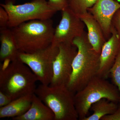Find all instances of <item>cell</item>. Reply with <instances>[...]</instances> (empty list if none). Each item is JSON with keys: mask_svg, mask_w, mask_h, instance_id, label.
<instances>
[{"mask_svg": "<svg viewBox=\"0 0 120 120\" xmlns=\"http://www.w3.org/2000/svg\"><path fill=\"white\" fill-rule=\"evenodd\" d=\"M34 94L49 107L55 120H77L79 116L75 107V94L64 84L51 86L41 84Z\"/></svg>", "mask_w": 120, "mask_h": 120, "instance_id": "4", "label": "cell"}, {"mask_svg": "<svg viewBox=\"0 0 120 120\" xmlns=\"http://www.w3.org/2000/svg\"><path fill=\"white\" fill-rule=\"evenodd\" d=\"M0 5L8 13V26L11 28L31 20L52 19L57 12L46 0H33L18 5L15 4L13 0H6Z\"/></svg>", "mask_w": 120, "mask_h": 120, "instance_id": "6", "label": "cell"}, {"mask_svg": "<svg viewBox=\"0 0 120 120\" xmlns=\"http://www.w3.org/2000/svg\"><path fill=\"white\" fill-rule=\"evenodd\" d=\"M32 94L15 99L7 106L0 107V118L16 117L23 115L31 105Z\"/></svg>", "mask_w": 120, "mask_h": 120, "instance_id": "15", "label": "cell"}, {"mask_svg": "<svg viewBox=\"0 0 120 120\" xmlns=\"http://www.w3.org/2000/svg\"><path fill=\"white\" fill-rule=\"evenodd\" d=\"M59 51L53 62V76L49 86L67 85L72 72L73 60L77 48L73 44L61 43L58 45Z\"/></svg>", "mask_w": 120, "mask_h": 120, "instance_id": "9", "label": "cell"}, {"mask_svg": "<svg viewBox=\"0 0 120 120\" xmlns=\"http://www.w3.org/2000/svg\"><path fill=\"white\" fill-rule=\"evenodd\" d=\"M101 120H120V105L113 113L104 116Z\"/></svg>", "mask_w": 120, "mask_h": 120, "instance_id": "23", "label": "cell"}, {"mask_svg": "<svg viewBox=\"0 0 120 120\" xmlns=\"http://www.w3.org/2000/svg\"><path fill=\"white\" fill-rule=\"evenodd\" d=\"M120 9V4L115 0H97L87 11L94 16L101 26L106 40L111 37L112 20Z\"/></svg>", "mask_w": 120, "mask_h": 120, "instance_id": "10", "label": "cell"}, {"mask_svg": "<svg viewBox=\"0 0 120 120\" xmlns=\"http://www.w3.org/2000/svg\"><path fill=\"white\" fill-rule=\"evenodd\" d=\"M85 24L68 7L61 11V19L55 28L52 45L58 46L61 43L73 44L75 39L84 32Z\"/></svg>", "mask_w": 120, "mask_h": 120, "instance_id": "8", "label": "cell"}, {"mask_svg": "<svg viewBox=\"0 0 120 120\" xmlns=\"http://www.w3.org/2000/svg\"><path fill=\"white\" fill-rule=\"evenodd\" d=\"M109 75L112 78L113 84L117 87L120 93L119 102L120 105V51L112 68Z\"/></svg>", "mask_w": 120, "mask_h": 120, "instance_id": "18", "label": "cell"}, {"mask_svg": "<svg viewBox=\"0 0 120 120\" xmlns=\"http://www.w3.org/2000/svg\"><path fill=\"white\" fill-rule=\"evenodd\" d=\"M13 120H55L53 112L35 94L32 96L30 107L26 113L13 117Z\"/></svg>", "mask_w": 120, "mask_h": 120, "instance_id": "14", "label": "cell"}, {"mask_svg": "<svg viewBox=\"0 0 120 120\" xmlns=\"http://www.w3.org/2000/svg\"><path fill=\"white\" fill-rule=\"evenodd\" d=\"M38 81L30 69L19 59L1 66L0 91L13 100L34 94Z\"/></svg>", "mask_w": 120, "mask_h": 120, "instance_id": "3", "label": "cell"}, {"mask_svg": "<svg viewBox=\"0 0 120 120\" xmlns=\"http://www.w3.org/2000/svg\"><path fill=\"white\" fill-rule=\"evenodd\" d=\"M112 26L116 30L120 39V9L114 15L112 19Z\"/></svg>", "mask_w": 120, "mask_h": 120, "instance_id": "21", "label": "cell"}, {"mask_svg": "<svg viewBox=\"0 0 120 120\" xmlns=\"http://www.w3.org/2000/svg\"><path fill=\"white\" fill-rule=\"evenodd\" d=\"M58 46L52 45L32 53L20 52L19 60L26 65L42 84L49 85L53 76V65L59 52Z\"/></svg>", "mask_w": 120, "mask_h": 120, "instance_id": "7", "label": "cell"}, {"mask_svg": "<svg viewBox=\"0 0 120 120\" xmlns=\"http://www.w3.org/2000/svg\"><path fill=\"white\" fill-rule=\"evenodd\" d=\"M48 2L57 12L61 11L68 7V0H48Z\"/></svg>", "mask_w": 120, "mask_h": 120, "instance_id": "19", "label": "cell"}, {"mask_svg": "<svg viewBox=\"0 0 120 120\" xmlns=\"http://www.w3.org/2000/svg\"><path fill=\"white\" fill-rule=\"evenodd\" d=\"M0 60L8 63L19 59L20 52L11 28L0 29Z\"/></svg>", "mask_w": 120, "mask_h": 120, "instance_id": "13", "label": "cell"}, {"mask_svg": "<svg viewBox=\"0 0 120 120\" xmlns=\"http://www.w3.org/2000/svg\"><path fill=\"white\" fill-rule=\"evenodd\" d=\"M118 106L117 103L106 99H102L92 104L90 109L93 111V113L86 117L83 120H101L104 116L113 113Z\"/></svg>", "mask_w": 120, "mask_h": 120, "instance_id": "16", "label": "cell"}, {"mask_svg": "<svg viewBox=\"0 0 120 120\" xmlns=\"http://www.w3.org/2000/svg\"><path fill=\"white\" fill-rule=\"evenodd\" d=\"M9 20L8 13L3 7L0 5V29L8 27Z\"/></svg>", "mask_w": 120, "mask_h": 120, "instance_id": "20", "label": "cell"}, {"mask_svg": "<svg viewBox=\"0 0 120 120\" xmlns=\"http://www.w3.org/2000/svg\"><path fill=\"white\" fill-rule=\"evenodd\" d=\"M111 36L103 45L100 53V65L97 75L106 79L120 51V39L112 26Z\"/></svg>", "mask_w": 120, "mask_h": 120, "instance_id": "11", "label": "cell"}, {"mask_svg": "<svg viewBox=\"0 0 120 120\" xmlns=\"http://www.w3.org/2000/svg\"><path fill=\"white\" fill-rule=\"evenodd\" d=\"M103 98L117 103L120 100V92L113 84L97 75L75 94V107L79 119L83 120L87 116L92 104Z\"/></svg>", "mask_w": 120, "mask_h": 120, "instance_id": "5", "label": "cell"}, {"mask_svg": "<svg viewBox=\"0 0 120 120\" xmlns=\"http://www.w3.org/2000/svg\"><path fill=\"white\" fill-rule=\"evenodd\" d=\"M12 101L10 96L0 91V107L7 106Z\"/></svg>", "mask_w": 120, "mask_h": 120, "instance_id": "22", "label": "cell"}, {"mask_svg": "<svg viewBox=\"0 0 120 120\" xmlns=\"http://www.w3.org/2000/svg\"><path fill=\"white\" fill-rule=\"evenodd\" d=\"M11 28L19 52L25 53H32L50 45L55 30L52 19L31 20Z\"/></svg>", "mask_w": 120, "mask_h": 120, "instance_id": "2", "label": "cell"}, {"mask_svg": "<svg viewBox=\"0 0 120 120\" xmlns=\"http://www.w3.org/2000/svg\"><path fill=\"white\" fill-rule=\"evenodd\" d=\"M73 44L77 48L72 63V72L67 86L73 93L82 90L98 75L100 53L89 42L86 32L75 39Z\"/></svg>", "mask_w": 120, "mask_h": 120, "instance_id": "1", "label": "cell"}, {"mask_svg": "<svg viewBox=\"0 0 120 120\" xmlns=\"http://www.w3.org/2000/svg\"><path fill=\"white\" fill-rule=\"evenodd\" d=\"M97 0H68V7L77 15L87 12Z\"/></svg>", "mask_w": 120, "mask_h": 120, "instance_id": "17", "label": "cell"}, {"mask_svg": "<svg viewBox=\"0 0 120 120\" xmlns=\"http://www.w3.org/2000/svg\"><path fill=\"white\" fill-rule=\"evenodd\" d=\"M78 16L87 28L89 42L95 51L101 53L102 47L106 40L100 24L88 11Z\"/></svg>", "mask_w": 120, "mask_h": 120, "instance_id": "12", "label": "cell"}]
</instances>
